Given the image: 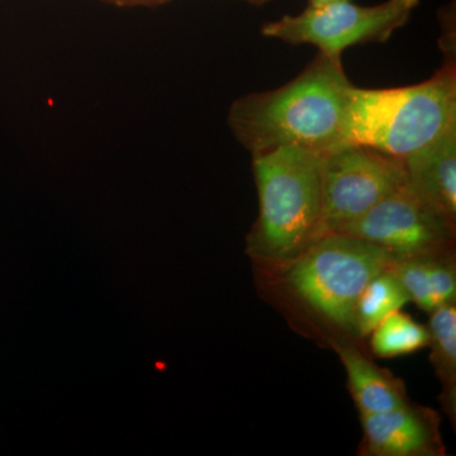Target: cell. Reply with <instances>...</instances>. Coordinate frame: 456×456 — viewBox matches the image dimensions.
<instances>
[{
    "label": "cell",
    "instance_id": "1",
    "mask_svg": "<svg viewBox=\"0 0 456 456\" xmlns=\"http://www.w3.org/2000/svg\"><path fill=\"white\" fill-rule=\"evenodd\" d=\"M351 86L341 56L318 53L284 86L237 98L228 110V127L251 156L285 146L325 154L342 143Z\"/></svg>",
    "mask_w": 456,
    "mask_h": 456
},
{
    "label": "cell",
    "instance_id": "2",
    "mask_svg": "<svg viewBox=\"0 0 456 456\" xmlns=\"http://www.w3.org/2000/svg\"><path fill=\"white\" fill-rule=\"evenodd\" d=\"M322 152L285 146L253 156L259 215L248 254L284 268L323 236Z\"/></svg>",
    "mask_w": 456,
    "mask_h": 456
},
{
    "label": "cell",
    "instance_id": "3",
    "mask_svg": "<svg viewBox=\"0 0 456 456\" xmlns=\"http://www.w3.org/2000/svg\"><path fill=\"white\" fill-rule=\"evenodd\" d=\"M456 125V65L445 60L430 79L401 88L351 86L342 142L407 158Z\"/></svg>",
    "mask_w": 456,
    "mask_h": 456
},
{
    "label": "cell",
    "instance_id": "4",
    "mask_svg": "<svg viewBox=\"0 0 456 456\" xmlns=\"http://www.w3.org/2000/svg\"><path fill=\"white\" fill-rule=\"evenodd\" d=\"M393 261L386 250L359 237L327 233L281 269L284 283L305 307L354 331L360 294Z\"/></svg>",
    "mask_w": 456,
    "mask_h": 456
},
{
    "label": "cell",
    "instance_id": "5",
    "mask_svg": "<svg viewBox=\"0 0 456 456\" xmlns=\"http://www.w3.org/2000/svg\"><path fill=\"white\" fill-rule=\"evenodd\" d=\"M419 0H386L380 4H354L338 0L310 7L298 14H285L261 27V35L288 45H312L330 56L356 45L384 44L406 26Z\"/></svg>",
    "mask_w": 456,
    "mask_h": 456
},
{
    "label": "cell",
    "instance_id": "6",
    "mask_svg": "<svg viewBox=\"0 0 456 456\" xmlns=\"http://www.w3.org/2000/svg\"><path fill=\"white\" fill-rule=\"evenodd\" d=\"M403 160L359 143L342 142L323 154V236L353 224L406 184Z\"/></svg>",
    "mask_w": 456,
    "mask_h": 456
},
{
    "label": "cell",
    "instance_id": "7",
    "mask_svg": "<svg viewBox=\"0 0 456 456\" xmlns=\"http://www.w3.org/2000/svg\"><path fill=\"white\" fill-rule=\"evenodd\" d=\"M336 233L377 245L395 260L452 254L455 222L435 211L407 183Z\"/></svg>",
    "mask_w": 456,
    "mask_h": 456
},
{
    "label": "cell",
    "instance_id": "8",
    "mask_svg": "<svg viewBox=\"0 0 456 456\" xmlns=\"http://www.w3.org/2000/svg\"><path fill=\"white\" fill-rule=\"evenodd\" d=\"M364 456H443L440 417L431 408L408 402L404 406L375 415H360Z\"/></svg>",
    "mask_w": 456,
    "mask_h": 456
},
{
    "label": "cell",
    "instance_id": "9",
    "mask_svg": "<svg viewBox=\"0 0 456 456\" xmlns=\"http://www.w3.org/2000/svg\"><path fill=\"white\" fill-rule=\"evenodd\" d=\"M407 185L435 211L456 221V125L403 159Z\"/></svg>",
    "mask_w": 456,
    "mask_h": 456
},
{
    "label": "cell",
    "instance_id": "10",
    "mask_svg": "<svg viewBox=\"0 0 456 456\" xmlns=\"http://www.w3.org/2000/svg\"><path fill=\"white\" fill-rule=\"evenodd\" d=\"M334 349L346 371L347 386L360 415L388 412L410 402L402 379L378 367L354 345L334 342Z\"/></svg>",
    "mask_w": 456,
    "mask_h": 456
},
{
    "label": "cell",
    "instance_id": "11",
    "mask_svg": "<svg viewBox=\"0 0 456 456\" xmlns=\"http://www.w3.org/2000/svg\"><path fill=\"white\" fill-rule=\"evenodd\" d=\"M431 364L441 384L440 403L450 421H456V305L446 303L431 312Z\"/></svg>",
    "mask_w": 456,
    "mask_h": 456
},
{
    "label": "cell",
    "instance_id": "12",
    "mask_svg": "<svg viewBox=\"0 0 456 456\" xmlns=\"http://www.w3.org/2000/svg\"><path fill=\"white\" fill-rule=\"evenodd\" d=\"M410 297L391 269L375 275L360 294L354 318V331L367 338L380 321L393 312L402 310Z\"/></svg>",
    "mask_w": 456,
    "mask_h": 456
},
{
    "label": "cell",
    "instance_id": "13",
    "mask_svg": "<svg viewBox=\"0 0 456 456\" xmlns=\"http://www.w3.org/2000/svg\"><path fill=\"white\" fill-rule=\"evenodd\" d=\"M369 336H371V351L382 359L410 355L430 344L428 326L416 322L401 310L380 321Z\"/></svg>",
    "mask_w": 456,
    "mask_h": 456
},
{
    "label": "cell",
    "instance_id": "14",
    "mask_svg": "<svg viewBox=\"0 0 456 456\" xmlns=\"http://www.w3.org/2000/svg\"><path fill=\"white\" fill-rule=\"evenodd\" d=\"M389 269L406 290L411 302H415L422 311L428 314L436 310L428 275V257L395 260Z\"/></svg>",
    "mask_w": 456,
    "mask_h": 456
},
{
    "label": "cell",
    "instance_id": "15",
    "mask_svg": "<svg viewBox=\"0 0 456 456\" xmlns=\"http://www.w3.org/2000/svg\"><path fill=\"white\" fill-rule=\"evenodd\" d=\"M117 8H156L169 4L173 0H101Z\"/></svg>",
    "mask_w": 456,
    "mask_h": 456
},
{
    "label": "cell",
    "instance_id": "16",
    "mask_svg": "<svg viewBox=\"0 0 456 456\" xmlns=\"http://www.w3.org/2000/svg\"><path fill=\"white\" fill-rule=\"evenodd\" d=\"M334 2H338V0H308V5H310V7H321V5Z\"/></svg>",
    "mask_w": 456,
    "mask_h": 456
},
{
    "label": "cell",
    "instance_id": "17",
    "mask_svg": "<svg viewBox=\"0 0 456 456\" xmlns=\"http://www.w3.org/2000/svg\"><path fill=\"white\" fill-rule=\"evenodd\" d=\"M241 2L248 3V4H253L255 7H263V5L269 4L274 0H241Z\"/></svg>",
    "mask_w": 456,
    "mask_h": 456
}]
</instances>
